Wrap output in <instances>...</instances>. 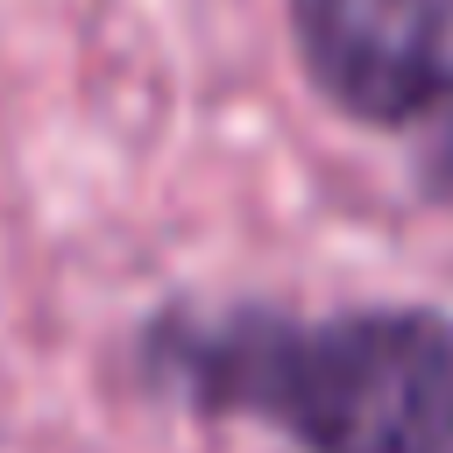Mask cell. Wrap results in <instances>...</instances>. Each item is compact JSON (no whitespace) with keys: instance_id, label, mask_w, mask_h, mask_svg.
Instances as JSON below:
<instances>
[{"instance_id":"obj_1","label":"cell","mask_w":453,"mask_h":453,"mask_svg":"<svg viewBox=\"0 0 453 453\" xmlns=\"http://www.w3.org/2000/svg\"><path fill=\"white\" fill-rule=\"evenodd\" d=\"M134 368L198 418H255L297 453H453V311L347 304H170L142 326Z\"/></svg>"},{"instance_id":"obj_2","label":"cell","mask_w":453,"mask_h":453,"mask_svg":"<svg viewBox=\"0 0 453 453\" xmlns=\"http://www.w3.org/2000/svg\"><path fill=\"white\" fill-rule=\"evenodd\" d=\"M290 42L311 92L361 127L453 106V0H290Z\"/></svg>"},{"instance_id":"obj_3","label":"cell","mask_w":453,"mask_h":453,"mask_svg":"<svg viewBox=\"0 0 453 453\" xmlns=\"http://www.w3.org/2000/svg\"><path fill=\"white\" fill-rule=\"evenodd\" d=\"M418 184H425L439 205H453V106L439 113V134H432V149H425V163H418Z\"/></svg>"}]
</instances>
